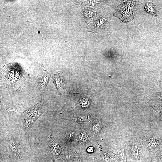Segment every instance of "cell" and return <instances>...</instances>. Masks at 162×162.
Returning <instances> with one entry per match:
<instances>
[{"instance_id":"10","label":"cell","mask_w":162,"mask_h":162,"mask_svg":"<svg viewBox=\"0 0 162 162\" xmlns=\"http://www.w3.org/2000/svg\"><path fill=\"white\" fill-rule=\"evenodd\" d=\"M157 143L155 141L151 142L148 144V146L149 148H154L157 146Z\"/></svg>"},{"instance_id":"2","label":"cell","mask_w":162,"mask_h":162,"mask_svg":"<svg viewBox=\"0 0 162 162\" xmlns=\"http://www.w3.org/2000/svg\"><path fill=\"white\" fill-rule=\"evenodd\" d=\"M53 80L59 92L61 94L63 93L66 89V82L63 75L61 73L55 74L54 75Z\"/></svg>"},{"instance_id":"8","label":"cell","mask_w":162,"mask_h":162,"mask_svg":"<svg viewBox=\"0 0 162 162\" xmlns=\"http://www.w3.org/2000/svg\"><path fill=\"white\" fill-rule=\"evenodd\" d=\"M101 125L98 123H95L93 126V130L95 134H97L100 132L101 129Z\"/></svg>"},{"instance_id":"9","label":"cell","mask_w":162,"mask_h":162,"mask_svg":"<svg viewBox=\"0 0 162 162\" xmlns=\"http://www.w3.org/2000/svg\"><path fill=\"white\" fill-rule=\"evenodd\" d=\"M87 137V134L85 132H83L79 135V138L81 141H83L86 139Z\"/></svg>"},{"instance_id":"3","label":"cell","mask_w":162,"mask_h":162,"mask_svg":"<svg viewBox=\"0 0 162 162\" xmlns=\"http://www.w3.org/2000/svg\"><path fill=\"white\" fill-rule=\"evenodd\" d=\"M50 76L47 72H42L38 75L37 83L40 90L42 93L48 83Z\"/></svg>"},{"instance_id":"5","label":"cell","mask_w":162,"mask_h":162,"mask_svg":"<svg viewBox=\"0 0 162 162\" xmlns=\"http://www.w3.org/2000/svg\"><path fill=\"white\" fill-rule=\"evenodd\" d=\"M10 147L16 156L20 157V152L18 146L14 140L12 139H9V141Z\"/></svg>"},{"instance_id":"7","label":"cell","mask_w":162,"mask_h":162,"mask_svg":"<svg viewBox=\"0 0 162 162\" xmlns=\"http://www.w3.org/2000/svg\"><path fill=\"white\" fill-rule=\"evenodd\" d=\"M141 150L139 147H134L132 149V153L134 156L136 157H139L141 154Z\"/></svg>"},{"instance_id":"1","label":"cell","mask_w":162,"mask_h":162,"mask_svg":"<svg viewBox=\"0 0 162 162\" xmlns=\"http://www.w3.org/2000/svg\"><path fill=\"white\" fill-rule=\"evenodd\" d=\"M47 103L41 101L23 112V118L25 127L29 129L47 108Z\"/></svg>"},{"instance_id":"4","label":"cell","mask_w":162,"mask_h":162,"mask_svg":"<svg viewBox=\"0 0 162 162\" xmlns=\"http://www.w3.org/2000/svg\"><path fill=\"white\" fill-rule=\"evenodd\" d=\"M49 145L51 149V153L54 155H59L61 151V147L58 143L53 139L51 137H50L49 140Z\"/></svg>"},{"instance_id":"14","label":"cell","mask_w":162,"mask_h":162,"mask_svg":"<svg viewBox=\"0 0 162 162\" xmlns=\"http://www.w3.org/2000/svg\"><path fill=\"white\" fill-rule=\"evenodd\" d=\"M88 152L89 153H92L93 151V148L92 147H90L87 149Z\"/></svg>"},{"instance_id":"12","label":"cell","mask_w":162,"mask_h":162,"mask_svg":"<svg viewBox=\"0 0 162 162\" xmlns=\"http://www.w3.org/2000/svg\"><path fill=\"white\" fill-rule=\"evenodd\" d=\"M103 160L105 162H110V160L108 156L105 155L103 157Z\"/></svg>"},{"instance_id":"13","label":"cell","mask_w":162,"mask_h":162,"mask_svg":"<svg viewBox=\"0 0 162 162\" xmlns=\"http://www.w3.org/2000/svg\"><path fill=\"white\" fill-rule=\"evenodd\" d=\"M74 134V132H70L69 133H68L67 134V135H66V136H67V138L68 139H70L73 136Z\"/></svg>"},{"instance_id":"15","label":"cell","mask_w":162,"mask_h":162,"mask_svg":"<svg viewBox=\"0 0 162 162\" xmlns=\"http://www.w3.org/2000/svg\"><path fill=\"white\" fill-rule=\"evenodd\" d=\"M151 162H158V161H157V160H155L152 161H151Z\"/></svg>"},{"instance_id":"11","label":"cell","mask_w":162,"mask_h":162,"mask_svg":"<svg viewBox=\"0 0 162 162\" xmlns=\"http://www.w3.org/2000/svg\"><path fill=\"white\" fill-rule=\"evenodd\" d=\"M87 119L86 117H80L78 118L77 121L79 123H82L83 122H85L87 120Z\"/></svg>"},{"instance_id":"6","label":"cell","mask_w":162,"mask_h":162,"mask_svg":"<svg viewBox=\"0 0 162 162\" xmlns=\"http://www.w3.org/2000/svg\"><path fill=\"white\" fill-rule=\"evenodd\" d=\"M146 8L147 10L149 13H150L151 14L154 16L156 15V14L155 13V9H154L152 4L149 2L147 5V6L146 7Z\"/></svg>"}]
</instances>
